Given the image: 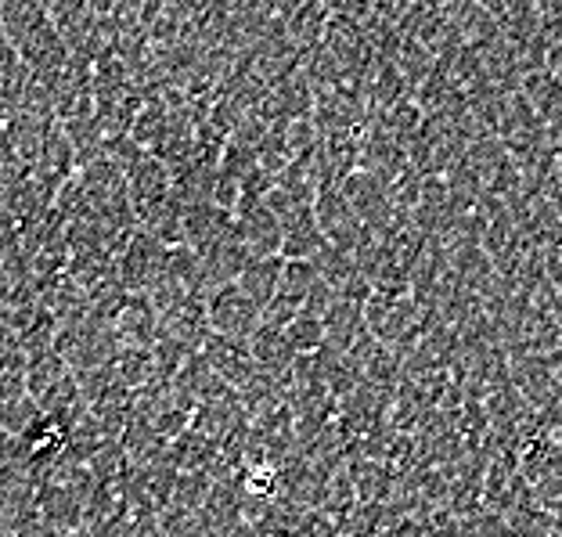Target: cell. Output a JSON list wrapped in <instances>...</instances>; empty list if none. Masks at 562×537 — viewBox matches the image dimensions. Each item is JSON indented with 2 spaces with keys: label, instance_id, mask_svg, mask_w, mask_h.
<instances>
[{
  "label": "cell",
  "instance_id": "2",
  "mask_svg": "<svg viewBox=\"0 0 562 537\" xmlns=\"http://www.w3.org/2000/svg\"><path fill=\"white\" fill-rule=\"evenodd\" d=\"M202 357L216 368V376L224 382H238V387H246L252 372H257V357H252V347L246 339H227L210 332V339L202 343Z\"/></svg>",
  "mask_w": 562,
  "mask_h": 537
},
{
  "label": "cell",
  "instance_id": "1",
  "mask_svg": "<svg viewBox=\"0 0 562 537\" xmlns=\"http://www.w3.org/2000/svg\"><path fill=\"white\" fill-rule=\"evenodd\" d=\"M206 311H210V328L216 336H227V339H252L260 332V306L252 303L246 292L238 286H227L221 292H213L206 300Z\"/></svg>",
  "mask_w": 562,
  "mask_h": 537
},
{
  "label": "cell",
  "instance_id": "4",
  "mask_svg": "<svg viewBox=\"0 0 562 537\" xmlns=\"http://www.w3.org/2000/svg\"><path fill=\"white\" fill-rule=\"evenodd\" d=\"M249 347H252V357H257V365H263V368H281L292 354V343L285 332L267 325V322L260 325L257 336L249 339Z\"/></svg>",
  "mask_w": 562,
  "mask_h": 537
},
{
  "label": "cell",
  "instance_id": "3",
  "mask_svg": "<svg viewBox=\"0 0 562 537\" xmlns=\"http://www.w3.org/2000/svg\"><path fill=\"white\" fill-rule=\"evenodd\" d=\"M281 275H285V264H281V257H249L246 271L238 275L235 286L246 292V297L260 306V311H267L274 300V292L281 286Z\"/></svg>",
  "mask_w": 562,
  "mask_h": 537
}]
</instances>
